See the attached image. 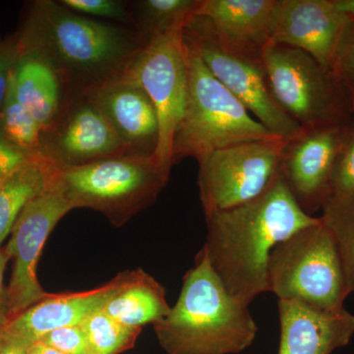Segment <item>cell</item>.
Returning <instances> with one entry per match:
<instances>
[{
	"label": "cell",
	"mask_w": 354,
	"mask_h": 354,
	"mask_svg": "<svg viewBox=\"0 0 354 354\" xmlns=\"http://www.w3.org/2000/svg\"><path fill=\"white\" fill-rule=\"evenodd\" d=\"M204 248L228 292L249 304L268 291V262L274 247L320 218L298 205L283 174L251 201L206 216Z\"/></svg>",
	"instance_id": "cell-1"
},
{
	"label": "cell",
	"mask_w": 354,
	"mask_h": 354,
	"mask_svg": "<svg viewBox=\"0 0 354 354\" xmlns=\"http://www.w3.org/2000/svg\"><path fill=\"white\" fill-rule=\"evenodd\" d=\"M134 28L85 17L59 1L36 2L21 39L53 70L64 95L86 94L120 78L145 46Z\"/></svg>",
	"instance_id": "cell-2"
},
{
	"label": "cell",
	"mask_w": 354,
	"mask_h": 354,
	"mask_svg": "<svg viewBox=\"0 0 354 354\" xmlns=\"http://www.w3.org/2000/svg\"><path fill=\"white\" fill-rule=\"evenodd\" d=\"M153 325L167 354L241 353L258 333L248 306L228 292L204 247L184 276L176 305Z\"/></svg>",
	"instance_id": "cell-3"
},
{
	"label": "cell",
	"mask_w": 354,
	"mask_h": 354,
	"mask_svg": "<svg viewBox=\"0 0 354 354\" xmlns=\"http://www.w3.org/2000/svg\"><path fill=\"white\" fill-rule=\"evenodd\" d=\"M188 93L183 118L172 148V162L197 160L220 149L278 138L253 118L248 109L216 78L183 38Z\"/></svg>",
	"instance_id": "cell-4"
},
{
	"label": "cell",
	"mask_w": 354,
	"mask_h": 354,
	"mask_svg": "<svg viewBox=\"0 0 354 354\" xmlns=\"http://www.w3.org/2000/svg\"><path fill=\"white\" fill-rule=\"evenodd\" d=\"M169 176L153 157L124 156L79 167L53 165L50 183L72 209L104 214L114 227L156 202Z\"/></svg>",
	"instance_id": "cell-5"
},
{
	"label": "cell",
	"mask_w": 354,
	"mask_h": 354,
	"mask_svg": "<svg viewBox=\"0 0 354 354\" xmlns=\"http://www.w3.org/2000/svg\"><path fill=\"white\" fill-rule=\"evenodd\" d=\"M268 291L279 299L339 310L348 297L346 274L332 232L322 220L281 242L268 262Z\"/></svg>",
	"instance_id": "cell-6"
},
{
	"label": "cell",
	"mask_w": 354,
	"mask_h": 354,
	"mask_svg": "<svg viewBox=\"0 0 354 354\" xmlns=\"http://www.w3.org/2000/svg\"><path fill=\"white\" fill-rule=\"evenodd\" d=\"M261 57L279 106L304 129L353 120L348 88L308 53L270 41Z\"/></svg>",
	"instance_id": "cell-7"
},
{
	"label": "cell",
	"mask_w": 354,
	"mask_h": 354,
	"mask_svg": "<svg viewBox=\"0 0 354 354\" xmlns=\"http://www.w3.org/2000/svg\"><path fill=\"white\" fill-rule=\"evenodd\" d=\"M183 38L211 73L274 136L290 141L301 134L304 128L283 111L272 94L261 53L227 44L199 16H193L184 26Z\"/></svg>",
	"instance_id": "cell-8"
},
{
	"label": "cell",
	"mask_w": 354,
	"mask_h": 354,
	"mask_svg": "<svg viewBox=\"0 0 354 354\" xmlns=\"http://www.w3.org/2000/svg\"><path fill=\"white\" fill-rule=\"evenodd\" d=\"M286 140L244 142L198 160L200 199L205 216L251 201L270 187L281 171Z\"/></svg>",
	"instance_id": "cell-9"
},
{
	"label": "cell",
	"mask_w": 354,
	"mask_h": 354,
	"mask_svg": "<svg viewBox=\"0 0 354 354\" xmlns=\"http://www.w3.org/2000/svg\"><path fill=\"white\" fill-rule=\"evenodd\" d=\"M183 28L149 39L124 73L143 88L153 102L158 122V142L153 158L169 176L174 165V137L187 102Z\"/></svg>",
	"instance_id": "cell-10"
},
{
	"label": "cell",
	"mask_w": 354,
	"mask_h": 354,
	"mask_svg": "<svg viewBox=\"0 0 354 354\" xmlns=\"http://www.w3.org/2000/svg\"><path fill=\"white\" fill-rule=\"evenodd\" d=\"M72 209L50 177L43 192L26 205L14 223L6 246L13 260L7 286L8 323L50 295L39 283L37 267L51 232Z\"/></svg>",
	"instance_id": "cell-11"
},
{
	"label": "cell",
	"mask_w": 354,
	"mask_h": 354,
	"mask_svg": "<svg viewBox=\"0 0 354 354\" xmlns=\"http://www.w3.org/2000/svg\"><path fill=\"white\" fill-rule=\"evenodd\" d=\"M39 153L62 167L130 156L106 116L85 94L64 95L57 120L41 133Z\"/></svg>",
	"instance_id": "cell-12"
},
{
	"label": "cell",
	"mask_w": 354,
	"mask_h": 354,
	"mask_svg": "<svg viewBox=\"0 0 354 354\" xmlns=\"http://www.w3.org/2000/svg\"><path fill=\"white\" fill-rule=\"evenodd\" d=\"M351 120L304 129L286 143L281 174L298 205L310 216L322 209L330 196L335 165Z\"/></svg>",
	"instance_id": "cell-13"
},
{
	"label": "cell",
	"mask_w": 354,
	"mask_h": 354,
	"mask_svg": "<svg viewBox=\"0 0 354 354\" xmlns=\"http://www.w3.org/2000/svg\"><path fill=\"white\" fill-rule=\"evenodd\" d=\"M349 24L330 0H277L271 43L304 50L333 72Z\"/></svg>",
	"instance_id": "cell-14"
},
{
	"label": "cell",
	"mask_w": 354,
	"mask_h": 354,
	"mask_svg": "<svg viewBox=\"0 0 354 354\" xmlns=\"http://www.w3.org/2000/svg\"><path fill=\"white\" fill-rule=\"evenodd\" d=\"M85 95L106 116L130 156L153 157L158 142V116L141 86L123 74Z\"/></svg>",
	"instance_id": "cell-15"
},
{
	"label": "cell",
	"mask_w": 354,
	"mask_h": 354,
	"mask_svg": "<svg viewBox=\"0 0 354 354\" xmlns=\"http://www.w3.org/2000/svg\"><path fill=\"white\" fill-rule=\"evenodd\" d=\"M279 354H332L354 335V315L346 308H317L297 300L279 299Z\"/></svg>",
	"instance_id": "cell-16"
},
{
	"label": "cell",
	"mask_w": 354,
	"mask_h": 354,
	"mask_svg": "<svg viewBox=\"0 0 354 354\" xmlns=\"http://www.w3.org/2000/svg\"><path fill=\"white\" fill-rule=\"evenodd\" d=\"M129 272H120L106 285L81 292L48 295L10 321L6 329L25 341L38 342L60 328L81 325L95 312L104 308L124 285Z\"/></svg>",
	"instance_id": "cell-17"
},
{
	"label": "cell",
	"mask_w": 354,
	"mask_h": 354,
	"mask_svg": "<svg viewBox=\"0 0 354 354\" xmlns=\"http://www.w3.org/2000/svg\"><path fill=\"white\" fill-rule=\"evenodd\" d=\"M276 6L277 0H199L194 16L232 46L261 53L271 41Z\"/></svg>",
	"instance_id": "cell-18"
},
{
	"label": "cell",
	"mask_w": 354,
	"mask_h": 354,
	"mask_svg": "<svg viewBox=\"0 0 354 354\" xmlns=\"http://www.w3.org/2000/svg\"><path fill=\"white\" fill-rule=\"evenodd\" d=\"M10 77L18 101L39 123L41 131H46L57 120L64 102L57 74L43 60L23 53Z\"/></svg>",
	"instance_id": "cell-19"
},
{
	"label": "cell",
	"mask_w": 354,
	"mask_h": 354,
	"mask_svg": "<svg viewBox=\"0 0 354 354\" xmlns=\"http://www.w3.org/2000/svg\"><path fill=\"white\" fill-rule=\"evenodd\" d=\"M164 286L142 269L130 271L127 281L116 291L102 311L122 325L142 329L171 311Z\"/></svg>",
	"instance_id": "cell-20"
},
{
	"label": "cell",
	"mask_w": 354,
	"mask_h": 354,
	"mask_svg": "<svg viewBox=\"0 0 354 354\" xmlns=\"http://www.w3.org/2000/svg\"><path fill=\"white\" fill-rule=\"evenodd\" d=\"M53 164L38 153L29 164L0 180V247L21 212L48 185Z\"/></svg>",
	"instance_id": "cell-21"
},
{
	"label": "cell",
	"mask_w": 354,
	"mask_h": 354,
	"mask_svg": "<svg viewBox=\"0 0 354 354\" xmlns=\"http://www.w3.org/2000/svg\"><path fill=\"white\" fill-rule=\"evenodd\" d=\"M199 0H142L130 4L134 29L145 41L184 27L195 15Z\"/></svg>",
	"instance_id": "cell-22"
},
{
	"label": "cell",
	"mask_w": 354,
	"mask_h": 354,
	"mask_svg": "<svg viewBox=\"0 0 354 354\" xmlns=\"http://www.w3.org/2000/svg\"><path fill=\"white\" fill-rule=\"evenodd\" d=\"M334 236L349 293L354 291V196L330 197L320 216Z\"/></svg>",
	"instance_id": "cell-23"
},
{
	"label": "cell",
	"mask_w": 354,
	"mask_h": 354,
	"mask_svg": "<svg viewBox=\"0 0 354 354\" xmlns=\"http://www.w3.org/2000/svg\"><path fill=\"white\" fill-rule=\"evenodd\" d=\"M41 132L39 123L18 101L9 77L8 88L0 111V135L23 150L39 153Z\"/></svg>",
	"instance_id": "cell-24"
},
{
	"label": "cell",
	"mask_w": 354,
	"mask_h": 354,
	"mask_svg": "<svg viewBox=\"0 0 354 354\" xmlns=\"http://www.w3.org/2000/svg\"><path fill=\"white\" fill-rule=\"evenodd\" d=\"M92 354H120L132 348L142 329L130 328L104 313L95 312L81 324Z\"/></svg>",
	"instance_id": "cell-25"
},
{
	"label": "cell",
	"mask_w": 354,
	"mask_h": 354,
	"mask_svg": "<svg viewBox=\"0 0 354 354\" xmlns=\"http://www.w3.org/2000/svg\"><path fill=\"white\" fill-rule=\"evenodd\" d=\"M62 6L78 14L118 21L121 25L134 27L129 6L118 0H60Z\"/></svg>",
	"instance_id": "cell-26"
},
{
	"label": "cell",
	"mask_w": 354,
	"mask_h": 354,
	"mask_svg": "<svg viewBox=\"0 0 354 354\" xmlns=\"http://www.w3.org/2000/svg\"><path fill=\"white\" fill-rule=\"evenodd\" d=\"M349 196H354V115L337 158L329 198Z\"/></svg>",
	"instance_id": "cell-27"
},
{
	"label": "cell",
	"mask_w": 354,
	"mask_h": 354,
	"mask_svg": "<svg viewBox=\"0 0 354 354\" xmlns=\"http://www.w3.org/2000/svg\"><path fill=\"white\" fill-rule=\"evenodd\" d=\"M39 342L66 354H92L80 325L51 330Z\"/></svg>",
	"instance_id": "cell-28"
},
{
	"label": "cell",
	"mask_w": 354,
	"mask_h": 354,
	"mask_svg": "<svg viewBox=\"0 0 354 354\" xmlns=\"http://www.w3.org/2000/svg\"><path fill=\"white\" fill-rule=\"evenodd\" d=\"M333 73L344 85H354V22L348 25L344 32Z\"/></svg>",
	"instance_id": "cell-29"
},
{
	"label": "cell",
	"mask_w": 354,
	"mask_h": 354,
	"mask_svg": "<svg viewBox=\"0 0 354 354\" xmlns=\"http://www.w3.org/2000/svg\"><path fill=\"white\" fill-rule=\"evenodd\" d=\"M38 153L23 150L0 135V180L29 164Z\"/></svg>",
	"instance_id": "cell-30"
},
{
	"label": "cell",
	"mask_w": 354,
	"mask_h": 354,
	"mask_svg": "<svg viewBox=\"0 0 354 354\" xmlns=\"http://www.w3.org/2000/svg\"><path fill=\"white\" fill-rule=\"evenodd\" d=\"M31 342L11 334L6 327L0 329V354H29Z\"/></svg>",
	"instance_id": "cell-31"
},
{
	"label": "cell",
	"mask_w": 354,
	"mask_h": 354,
	"mask_svg": "<svg viewBox=\"0 0 354 354\" xmlns=\"http://www.w3.org/2000/svg\"><path fill=\"white\" fill-rule=\"evenodd\" d=\"M10 260L6 247H0V329L8 323V298L7 286H4V272L7 263Z\"/></svg>",
	"instance_id": "cell-32"
},
{
	"label": "cell",
	"mask_w": 354,
	"mask_h": 354,
	"mask_svg": "<svg viewBox=\"0 0 354 354\" xmlns=\"http://www.w3.org/2000/svg\"><path fill=\"white\" fill-rule=\"evenodd\" d=\"M9 51L10 50H0V111L8 88L9 77L16 65H13V59L19 58L14 57Z\"/></svg>",
	"instance_id": "cell-33"
},
{
	"label": "cell",
	"mask_w": 354,
	"mask_h": 354,
	"mask_svg": "<svg viewBox=\"0 0 354 354\" xmlns=\"http://www.w3.org/2000/svg\"><path fill=\"white\" fill-rule=\"evenodd\" d=\"M337 12L342 14L349 22H354V0H330Z\"/></svg>",
	"instance_id": "cell-34"
},
{
	"label": "cell",
	"mask_w": 354,
	"mask_h": 354,
	"mask_svg": "<svg viewBox=\"0 0 354 354\" xmlns=\"http://www.w3.org/2000/svg\"><path fill=\"white\" fill-rule=\"evenodd\" d=\"M29 354H66L62 351H57V349L51 348L50 346L43 344V342H38L31 344L29 348Z\"/></svg>",
	"instance_id": "cell-35"
},
{
	"label": "cell",
	"mask_w": 354,
	"mask_h": 354,
	"mask_svg": "<svg viewBox=\"0 0 354 354\" xmlns=\"http://www.w3.org/2000/svg\"><path fill=\"white\" fill-rule=\"evenodd\" d=\"M346 88H348L349 97H351V108H353L354 115V85L346 86Z\"/></svg>",
	"instance_id": "cell-36"
}]
</instances>
